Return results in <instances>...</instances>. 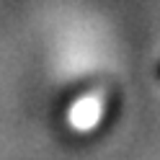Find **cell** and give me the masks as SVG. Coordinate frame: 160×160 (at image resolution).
<instances>
[{
  "label": "cell",
  "mask_w": 160,
  "mask_h": 160,
  "mask_svg": "<svg viewBox=\"0 0 160 160\" xmlns=\"http://www.w3.org/2000/svg\"><path fill=\"white\" fill-rule=\"evenodd\" d=\"M98 111H101V101H98V98H85V101H80L78 108L72 111V119H75V124H91Z\"/></svg>",
  "instance_id": "6da1fadb"
}]
</instances>
